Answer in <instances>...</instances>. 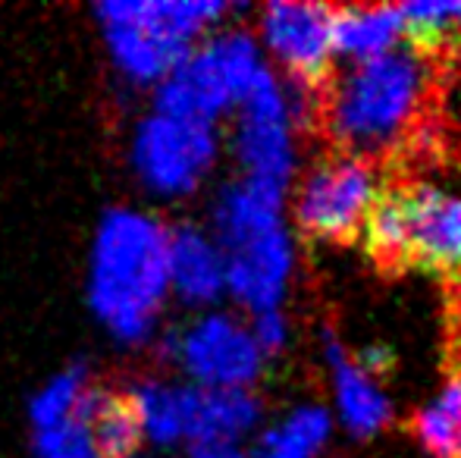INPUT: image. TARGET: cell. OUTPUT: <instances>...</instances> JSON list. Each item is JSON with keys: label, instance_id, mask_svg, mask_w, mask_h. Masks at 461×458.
<instances>
[{"label": "cell", "instance_id": "obj_1", "mask_svg": "<svg viewBox=\"0 0 461 458\" xmlns=\"http://www.w3.org/2000/svg\"><path fill=\"white\" fill-rule=\"evenodd\" d=\"M170 227L141 208L101 214L86 264V305L116 346L141 348L160 333L170 299Z\"/></svg>", "mask_w": 461, "mask_h": 458}, {"label": "cell", "instance_id": "obj_2", "mask_svg": "<svg viewBox=\"0 0 461 458\" xmlns=\"http://www.w3.org/2000/svg\"><path fill=\"white\" fill-rule=\"evenodd\" d=\"M433 88L437 76L430 60L411 48L389 50L355 63L348 73L323 85L317 126L339 154L361 160L386 157L418 141Z\"/></svg>", "mask_w": 461, "mask_h": 458}, {"label": "cell", "instance_id": "obj_3", "mask_svg": "<svg viewBox=\"0 0 461 458\" xmlns=\"http://www.w3.org/2000/svg\"><path fill=\"white\" fill-rule=\"evenodd\" d=\"M92 13L116 76L154 92L230 6L220 0H104Z\"/></svg>", "mask_w": 461, "mask_h": 458}, {"label": "cell", "instance_id": "obj_4", "mask_svg": "<svg viewBox=\"0 0 461 458\" xmlns=\"http://www.w3.org/2000/svg\"><path fill=\"white\" fill-rule=\"evenodd\" d=\"M261 69L258 44L249 31H217L192 48V54L154 88L151 111L213 126L242 104Z\"/></svg>", "mask_w": 461, "mask_h": 458}, {"label": "cell", "instance_id": "obj_5", "mask_svg": "<svg viewBox=\"0 0 461 458\" xmlns=\"http://www.w3.org/2000/svg\"><path fill=\"white\" fill-rule=\"evenodd\" d=\"M129 170L154 198H185L198 192L217 160V132L204 122L145 113L129 135Z\"/></svg>", "mask_w": 461, "mask_h": 458}, {"label": "cell", "instance_id": "obj_6", "mask_svg": "<svg viewBox=\"0 0 461 458\" xmlns=\"http://www.w3.org/2000/svg\"><path fill=\"white\" fill-rule=\"evenodd\" d=\"M380 189L370 160L336 151L317 160L295 198L298 229L314 242L352 245L361 238L367 211Z\"/></svg>", "mask_w": 461, "mask_h": 458}, {"label": "cell", "instance_id": "obj_7", "mask_svg": "<svg viewBox=\"0 0 461 458\" xmlns=\"http://www.w3.org/2000/svg\"><path fill=\"white\" fill-rule=\"evenodd\" d=\"M158 348L201 390H249L264 371L251 330L230 314H204L185 330L160 333Z\"/></svg>", "mask_w": 461, "mask_h": 458}, {"label": "cell", "instance_id": "obj_8", "mask_svg": "<svg viewBox=\"0 0 461 458\" xmlns=\"http://www.w3.org/2000/svg\"><path fill=\"white\" fill-rule=\"evenodd\" d=\"M402 214V267L461 286V192L430 179H393Z\"/></svg>", "mask_w": 461, "mask_h": 458}, {"label": "cell", "instance_id": "obj_9", "mask_svg": "<svg viewBox=\"0 0 461 458\" xmlns=\"http://www.w3.org/2000/svg\"><path fill=\"white\" fill-rule=\"evenodd\" d=\"M232 151L245 170V179H255L270 189H289L295 170V145H292V116L285 92L264 67L251 92L239 104V122L232 135Z\"/></svg>", "mask_w": 461, "mask_h": 458}, {"label": "cell", "instance_id": "obj_10", "mask_svg": "<svg viewBox=\"0 0 461 458\" xmlns=\"http://www.w3.org/2000/svg\"><path fill=\"white\" fill-rule=\"evenodd\" d=\"M333 6L323 4H270L264 6L261 31L267 48L285 67L292 82L323 92L330 82L333 38H330Z\"/></svg>", "mask_w": 461, "mask_h": 458}, {"label": "cell", "instance_id": "obj_11", "mask_svg": "<svg viewBox=\"0 0 461 458\" xmlns=\"http://www.w3.org/2000/svg\"><path fill=\"white\" fill-rule=\"evenodd\" d=\"M226 292L249 311H274L283 301L292 274V242L283 223L264 227L226 245Z\"/></svg>", "mask_w": 461, "mask_h": 458}, {"label": "cell", "instance_id": "obj_12", "mask_svg": "<svg viewBox=\"0 0 461 458\" xmlns=\"http://www.w3.org/2000/svg\"><path fill=\"white\" fill-rule=\"evenodd\" d=\"M167 270H170V295L183 305H213L226 292L223 251L213 236H207L194 223H179L170 229Z\"/></svg>", "mask_w": 461, "mask_h": 458}, {"label": "cell", "instance_id": "obj_13", "mask_svg": "<svg viewBox=\"0 0 461 458\" xmlns=\"http://www.w3.org/2000/svg\"><path fill=\"white\" fill-rule=\"evenodd\" d=\"M261 421V402L251 390H185L188 446H236Z\"/></svg>", "mask_w": 461, "mask_h": 458}, {"label": "cell", "instance_id": "obj_14", "mask_svg": "<svg viewBox=\"0 0 461 458\" xmlns=\"http://www.w3.org/2000/svg\"><path fill=\"white\" fill-rule=\"evenodd\" d=\"M323 352H327L330 371H333L336 405H339V415L346 421V427L355 436H374L393 418L389 399L376 390V383L370 380L367 371H361L358 361L348 358L333 330L323 333Z\"/></svg>", "mask_w": 461, "mask_h": 458}, {"label": "cell", "instance_id": "obj_15", "mask_svg": "<svg viewBox=\"0 0 461 458\" xmlns=\"http://www.w3.org/2000/svg\"><path fill=\"white\" fill-rule=\"evenodd\" d=\"M73 418H82L92 430V440L104 458H139L145 446V430L126 390H116L95 380L82 396Z\"/></svg>", "mask_w": 461, "mask_h": 458}, {"label": "cell", "instance_id": "obj_16", "mask_svg": "<svg viewBox=\"0 0 461 458\" xmlns=\"http://www.w3.org/2000/svg\"><path fill=\"white\" fill-rule=\"evenodd\" d=\"M402 35V10L399 6H339L330 19V38L333 54L348 60H374L389 54L395 38Z\"/></svg>", "mask_w": 461, "mask_h": 458}, {"label": "cell", "instance_id": "obj_17", "mask_svg": "<svg viewBox=\"0 0 461 458\" xmlns=\"http://www.w3.org/2000/svg\"><path fill=\"white\" fill-rule=\"evenodd\" d=\"M185 390L188 383H173V380L154 377V373L126 386L141 418L145 443L158 449H173L185 443Z\"/></svg>", "mask_w": 461, "mask_h": 458}, {"label": "cell", "instance_id": "obj_18", "mask_svg": "<svg viewBox=\"0 0 461 458\" xmlns=\"http://www.w3.org/2000/svg\"><path fill=\"white\" fill-rule=\"evenodd\" d=\"M402 10V35L424 60L461 57V4H408Z\"/></svg>", "mask_w": 461, "mask_h": 458}, {"label": "cell", "instance_id": "obj_19", "mask_svg": "<svg viewBox=\"0 0 461 458\" xmlns=\"http://www.w3.org/2000/svg\"><path fill=\"white\" fill-rule=\"evenodd\" d=\"M95 371L88 361H73V364L60 367L57 373H50L41 386L29 396L25 415H29L32 430L57 427V424L69 421L79 409L82 396L92 390Z\"/></svg>", "mask_w": 461, "mask_h": 458}, {"label": "cell", "instance_id": "obj_20", "mask_svg": "<svg viewBox=\"0 0 461 458\" xmlns=\"http://www.w3.org/2000/svg\"><path fill=\"white\" fill-rule=\"evenodd\" d=\"M330 427L333 421H330L327 409L302 405L283 424L264 430L251 458H314L317 449L327 443Z\"/></svg>", "mask_w": 461, "mask_h": 458}, {"label": "cell", "instance_id": "obj_21", "mask_svg": "<svg viewBox=\"0 0 461 458\" xmlns=\"http://www.w3.org/2000/svg\"><path fill=\"white\" fill-rule=\"evenodd\" d=\"M414 434L433 458H461V371L449 373L439 396L414 415Z\"/></svg>", "mask_w": 461, "mask_h": 458}, {"label": "cell", "instance_id": "obj_22", "mask_svg": "<svg viewBox=\"0 0 461 458\" xmlns=\"http://www.w3.org/2000/svg\"><path fill=\"white\" fill-rule=\"evenodd\" d=\"M29 453L32 458H104L82 418H69L57 427L32 430Z\"/></svg>", "mask_w": 461, "mask_h": 458}, {"label": "cell", "instance_id": "obj_23", "mask_svg": "<svg viewBox=\"0 0 461 458\" xmlns=\"http://www.w3.org/2000/svg\"><path fill=\"white\" fill-rule=\"evenodd\" d=\"M251 337H255L258 348L264 355H276L279 348L289 339V324H285L283 311L274 308V311H261L255 314V327H251Z\"/></svg>", "mask_w": 461, "mask_h": 458}, {"label": "cell", "instance_id": "obj_24", "mask_svg": "<svg viewBox=\"0 0 461 458\" xmlns=\"http://www.w3.org/2000/svg\"><path fill=\"white\" fill-rule=\"evenodd\" d=\"M188 458H249L236 446H188Z\"/></svg>", "mask_w": 461, "mask_h": 458}, {"label": "cell", "instance_id": "obj_25", "mask_svg": "<svg viewBox=\"0 0 461 458\" xmlns=\"http://www.w3.org/2000/svg\"><path fill=\"white\" fill-rule=\"evenodd\" d=\"M139 458H167V455H139Z\"/></svg>", "mask_w": 461, "mask_h": 458}]
</instances>
